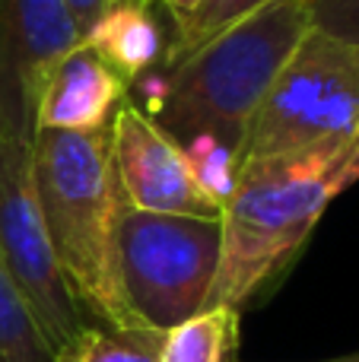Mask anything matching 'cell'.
<instances>
[{
	"mask_svg": "<svg viewBox=\"0 0 359 362\" xmlns=\"http://www.w3.org/2000/svg\"><path fill=\"white\" fill-rule=\"evenodd\" d=\"M350 146L242 159L223 194V257L207 308L242 312L280 283L312 238L322 213L343 191Z\"/></svg>",
	"mask_w": 359,
	"mask_h": 362,
	"instance_id": "obj_1",
	"label": "cell"
},
{
	"mask_svg": "<svg viewBox=\"0 0 359 362\" xmlns=\"http://www.w3.org/2000/svg\"><path fill=\"white\" fill-rule=\"evenodd\" d=\"M312 29L305 0H271L169 64L150 118L175 144L204 140L235 169L248 124L296 45Z\"/></svg>",
	"mask_w": 359,
	"mask_h": 362,
	"instance_id": "obj_2",
	"label": "cell"
},
{
	"mask_svg": "<svg viewBox=\"0 0 359 362\" xmlns=\"http://www.w3.org/2000/svg\"><path fill=\"white\" fill-rule=\"evenodd\" d=\"M32 185L57 264L93 325L134 327L118 280L114 229L124 206L108 131H35Z\"/></svg>",
	"mask_w": 359,
	"mask_h": 362,
	"instance_id": "obj_3",
	"label": "cell"
},
{
	"mask_svg": "<svg viewBox=\"0 0 359 362\" xmlns=\"http://www.w3.org/2000/svg\"><path fill=\"white\" fill-rule=\"evenodd\" d=\"M118 280L131 315L172 331L207 308L223 257L220 219L150 213L124 204L114 229Z\"/></svg>",
	"mask_w": 359,
	"mask_h": 362,
	"instance_id": "obj_4",
	"label": "cell"
},
{
	"mask_svg": "<svg viewBox=\"0 0 359 362\" xmlns=\"http://www.w3.org/2000/svg\"><path fill=\"white\" fill-rule=\"evenodd\" d=\"M359 127V45L312 25L248 124L242 159L350 146Z\"/></svg>",
	"mask_w": 359,
	"mask_h": 362,
	"instance_id": "obj_5",
	"label": "cell"
},
{
	"mask_svg": "<svg viewBox=\"0 0 359 362\" xmlns=\"http://www.w3.org/2000/svg\"><path fill=\"white\" fill-rule=\"evenodd\" d=\"M0 267L48 337L57 362H73L93 327L80 308L38 210L32 140L0 137Z\"/></svg>",
	"mask_w": 359,
	"mask_h": 362,
	"instance_id": "obj_6",
	"label": "cell"
},
{
	"mask_svg": "<svg viewBox=\"0 0 359 362\" xmlns=\"http://www.w3.org/2000/svg\"><path fill=\"white\" fill-rule=\"evenodd\" d=\"M108 140L124 204L150 213L220 219L223 200L201 178L191 153L159 131L156 121L137 105L121 102Z\"/></svg>",
	"mask_w": 359,
	"mask_h": 362,
	"instance_id": "obj_7",
	"label": "cell"
},
{
	"mask_svg": "<svg viewBox=\"0 0 359 362\" xmlns=\"http://www.w3.org/2000/svg\"><path fill=\"white\" fill-rule=\"evenodd\" d=\"M80 42L64 0H0V137H35L45 76Z\"/></svg>",
	"mask_w": 359,
	"mask_h": 362,
	"instance_id": "obj_8",
	"label": "cell"
},
{
	"mask_svg": "<svg viewBox=\"0 0 359 362\" xmlns=\"http://www.w3.org/2000/svg\"><path fill=\"white\" fill-rule=\"evenodd\" d=\"M127 80L86 42L48 70L35 105V131L95 134L108 131L124 102Z\"/></svg>",
	"mask_w": 359,
	"mask_h": 362,
	"instance_id": "obj_9",
	"label": "cell"
},
{
	"mask_svg": "<svg viewBox=\"0 0 359 362\" xmlns=\"http://www.w3.org/2000/svg\"><path fill=\"white\" fill-rule=\"evenodd\" d=\"M150 4L153 0H114L83 35V42L105 57L124 80L146 74L165 54L163 29Z\"/></svg>",
	"mask_w": 359,
	"mask_h": 362,
	"instance_id": "obj_10",
	"label": "cell"
},
{
	"mask_svg": "<svg viewBox=\"0 0 359 362\" xmlns=\"http://www.w3.org/2000/svg\"><path fill=\"white\" fill-rule=\"evenodd\" d=\"M239 325L242 312L235 308H204L165 331L159 362H239Z\"/></svg>",
	"mask_w": 359,
	"mask_h": 362,
	"instance_id": "obj_11",
	"label": "cell"
},
{
	"mask_svg": "<svg viewBox=\"0 0 359 362\" xmlns=\"http://www.w3.org/2000/svg\"><path fill=\"white\" fill-rule=\"evenodd\" d=\"M264 4H271V0H197L191 10L175 13L172 16V38L165 45V64H175L178 57L201 48L207 38L229 29L233 23H239L242 16L254 13Z\"/></svg>",
	"mask_w": 359,
	"mask_h": 362,
	"instance_id": "obj_12",
	"label": "cell"
},
{
	"mask_svg": "<svg viewBox=\"0 0 359 362\" xmlns=\"http://www.w3.org/2000/svg\"><path fill=\"white\" fill-rule=\"evenodd\" d=\"M0 362H57L38 321L0 267Z\"/></svg>",
	"mask_w": 359,
	"mask_h": 362,
	"instance_id": "obj_13",
	"label": "cell"
},
{
	"mask_svg": "<svg viewBox=\"0 0 359 362\" xmlns=\"http://www.w3.org/2000/svg\"><path fill=\"white\" fill-rule=\"evenodd\" d=\"M165 331L146 325L108 327L93 325L80 340L73 362H159Z\"/></svg>",
	"mask_w": 359,
	"mask_h": 362,
	"instance_id": "obj_14",
	"label": "cell"
},
{
	"mask_svg": "<svg viewBox=\"0 0 359 362\" xmlns=\"http://www.w3.org/2000/svg\"><path fill=\"white\" fill-rule=\"evenodd\" d=\"M312 25L359 45V0H305Z\"/></svg>",
	"mask_w": 359,
	"mask_h": 362,
	"instance_id": "obj_15",
	"label": "cell"
},
{
	"mask_svg": "<svg viewBox=\"0 0 359 362\" xmlns=\"http://www.w3.org/2000/svg\"><path fill=\"white\" fill-rule=\"evenodd\" d=\"M67 4V10L73 13L76 25H80V32L86 35V29L95 23V19L105 13V6H112L114 0H64Z\"/></svg>",
	"mask_w": 359,
	"mask_h": 362,
	"instance_id": "obj_16",
	"label": "cell"
},
{
	"mask_svg": "<svg viewBox=\"0 0 359 362\" xmlns=\"http://www.w3.org/2000/svg\"><path fill=\"white\" fill-rule=\"evenodd\" d=\"M341 181H343V191H347L350 185H356V181H359V127H356L353 140H350V150H347V163H343Z\"/></svg>",
	"mask_w": 359,
	"mask_h": 362,
	"instance_id": "obj_17",
	"label": "cell"
},
{
	"mask_svg": "<svg viewBox=\"0 0 359 362\" xmlns=\"http://www.w3.org/2000/svg\"><path fill=\"white\" fill-rule=\"evenodd\" d=\"M159 4H165V6H169V13H172V16H175V13L191 10V6H194L197 0H159Z\"/></svg>",
	"mask_w": 359,
	"mask_h": 362,
	"instance_id": "obj_18",
	"label": "cell"
},
{
	"mask_svg": "<svg viewBox=\"0 0 359 362\" xmlns=\"http://www.w3.org/2000/svg\"><path fill=\"white\" fill-rule=\"evenodd\" d=\"M322 362H359V350L347 353V356H334V359H322Z\"/></svg>",
	"mask_w": 359,
	"mask_h": 362,
	"instance_id": "obj_19",
	"label": "cell"
}]
</instances>
